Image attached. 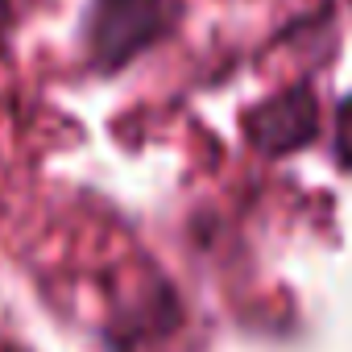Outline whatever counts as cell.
I'll return each instance as SVG.
<instances>
[{
    "label": "cell",
    "instance_id": "6da1fadb",
    "mask_svg": "<svg viewBox=\"0 0 352 352\" xmlns=\"http://www.w3.org/2000/svg\"><path fill=\"white\" fill-rule=\"evenodd\" d=\"M157 0H96L91 9V50L100 63L133 58L157 30Z\"/></svg>",
    "mask_w": 352,
    "mask_h": 352
}]
</instances>
